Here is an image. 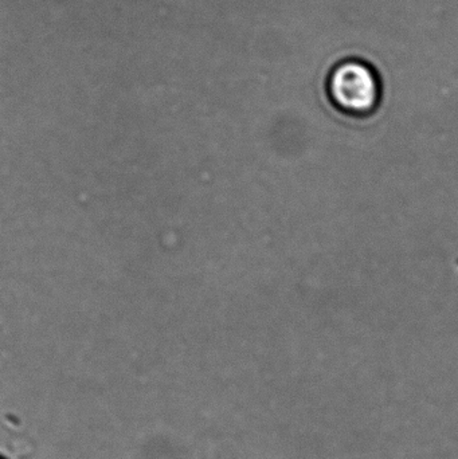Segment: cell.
<instances>
[{
  "instance_id": "obj_1",
  "label": "cell",
  "mask_w": 458,
  "mask_h": 459,
  "mask_svg": "<svg viewBox=\"0 0 458 459\" xmlns=\"http://www.w3.org/2000/svg\"><path fill=\"white\" fill-rule=\"evenodd\" d=\"M382 85L376 70L359 59H347L331 70L327 99L344 115H373L382 102Z\"/></svg>"
},
{
  "instance_id": "obj_2",
  "label": "cell",
  "mask_w": 458,
  "mask_h": 459,
  "mask_svg": "<svg viewBox=\"0 0 458 459\" xmlns=\"http://www.w3.org/2000/svg\"><path fill=\"white\" fill-rule=\"evenodd\" d=\"M0 459H3V458H0Z\"/></svg>"
}]
</instances>
